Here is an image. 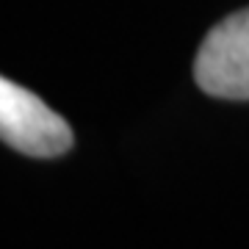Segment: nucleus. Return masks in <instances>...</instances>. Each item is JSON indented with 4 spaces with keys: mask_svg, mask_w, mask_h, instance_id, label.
I'll return each mask as SVG.
<instances>
[{
    "mask_svg": "<svg viewBox=\"0 0 249 249\" xmlns=\"http://www.w3.org/2000/svg\"><path fill=\"white\" fill-rule=\"evenodd\" d=\"M0 136L11 150L31 158H55L72 147L70 122L19 83L0 80Z\"/></svg>",
    "mask_w": 249,
    "mask_h": 249,
    "instance_id": "obj_1",
    "label": "nucleus"
},
{
    "mask_svg": "<svg viewBox=\"0 0 249 249\" xmlns=\"http://www.w3.org/2000/svg\"><path fill=\"white\" fill-rule=\"evenodd\" d=\"M196 86L222 100H249V6L208 31L194 58Z\"/></svg>",
    "mask_w": 249,
    "mask_h": 249,
    "instance_id": "obj_2",
    "label": "nucleus"
}]
</instances>
